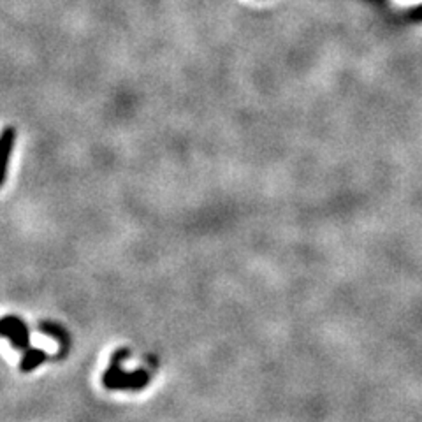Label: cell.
<instances>
[{"instance_id":"1","label":"cell","mask_w":422,"mask_h":422,"mask_svg":"<svg viewBox=\"0 0 422 422\" xmlns=\"http://www.w3.org/2000/svg\"><path fill=\"white\" fill-rule=\"evenodd\" d=\"M16 137H18V130L13 125L4 127L0 132V187L4 185L6 178H8L9 160H11V153L15 150Z\"/></svg>"}]
</instances>
